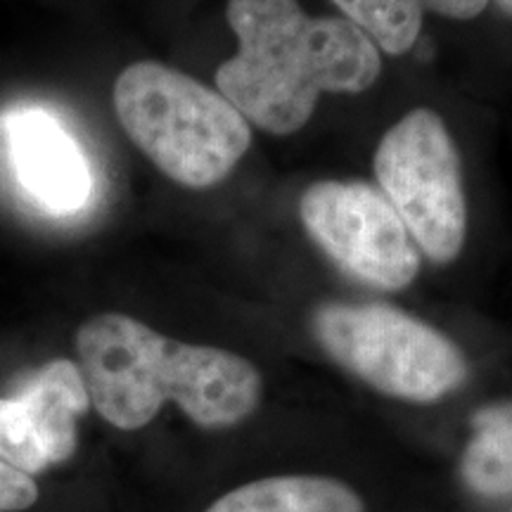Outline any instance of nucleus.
<instances>
[{
	"instance_id": "1",
	"label": "nucleus",
	"mask_w": 512,
	"mask_h": 512,
	"mask_svg": "<svg viewBox=\"0 0 512 512\" xmlns=\"http://www.w3.org/2000/svg\"><path fill=\"white\" fill-rule=\"evenodd\" d=\"M74 344L91 406L117 430H143L169 401L202 430H228L264 399V377L245 356L178 342L126 313L88 318Z\"/></svg>"
},
{
	"instance_id": "2",
	"label": "nucleus",
	"mask_w": 512,
	"mask_h": 512,
	"mask_svg": "<svg viewBox=\"0 0 512 512\" xmlns=\"http://www.w3.org/2000/svg\"><path fill=\"white\" fill-rule=\"evenodd\" d=\"M238 53L216 69V91L249 124L290 136L309 124L320 95L375 86L382 53L344 17H313L299 0H228Z\"/></svg>"
},
{
	"instance_id": "3",
	"label": "nucleus",
	"mask_w": 512,
	"mask_h": 512,
	"mask_svg": "<svg viewBox=\"0 0 512 512\" xmlns=\"http://www.w3.org/2000/svg\"><path fill=\"white\" fill-rule=\"evenodd\" d=\"M114 114L131 143L183 188H214L252 145V124L228 98L162 62H136L114 81Z\"/></svg>"
},
{
	"instance_id": "4",
	"label": "nucleus",
	"mask_w": 512,
	"mask_h": 512,
	"mask_svg": "<svg viewBox=\"0 0 512 512\" xmlns=\"http://www.w3.org/2000/svg\"><path fill=\"white\" fill-rule=\"evenodd\" d=\"M311 332L337 366L399 401H441L470 377L451 337L389 304L325 302L311 313Z\"/></svg>"
},
{
	"instance_id": "5",
	"label": "nucleus",
	"mask_w": 512,
	"mask_h": 512,
	"mask_svg": "<svg viewBox=\"0 0 512 512\" xmlns=\"http://www.w3.org/2000/svg\"><path fill=\"white\" fill-rule=\"evenodd\" d=\"M373 169L418 252L439 266L456 261L467 240V200L446 121L430 107H415L384 133Z\"/></svg>"
},
{
	"instance_id": "6",
	"label": "nucleus",
	"mask_w": 512,
	"mask_h": 512,
	"mask_svg": "<svg viewBox=\"0 0 512 512\" xmlns=\"http://www.w3.org/2000/svg\"><path fill=\"white\" fill-rule=\"evenodd\" d=\"M311 240L358 283L401 292L418 278L420 252L382 190L363 181H318L302 192Z\"/></svg>"
},
{
	"instance_id": "7",
	"label": "nucleus",
	"mask_w": 512,
	"mask_h": 512,
	"mask_svg": "<svg viewBox=\"0 0 512 512\" xmlns=\"http://www.w3.org/2000/svg\"><path fill=\"white\" fill-rule=\"evenodd\" d=\"M88 408L91 396L79 366L69 358L46 363L15 396H0V460L29 477L67 463Z\"/></svg>"
},
{
	"instance_id": "8",
	"label": "nucleus",
	"mask_w": 512,
	"mask_h": 512,
	"mask_svg": "<svg viewBox=\"0 0 512 512\" xmlns=\"http://www.w3.org/2000/svg\"><path fill=\"white\" fill-rule=\"evenodd\" d=\"M5 133L19 183L43 209L72 214L88 202L91 169L53 114L36 107L17 110L5 121Z\"/></svg>"
},
{
	"instance_id": "9",
	"label": "nucleus",
	"mask_w": 512,
	"mask_h": 512,
	"mask_svg": "<svg viewBox=\"0 0 512 512\" xmlns=\"http://www.w3.org/2000/svg\"><path fill=\"white\" fill-rule=\"evenodd\" d=\"M204 512H368L354 486L325 475L254 479L216 498Z\"/></svg>"
},
{
	"instance_id": "10",
	"label": "nucleus",
	"mask_w": 512,
	"mask_h": 512,
	"mask_svg": "<svg viewBox=\"0 0 512 512\" xmlns=\"http://www.w3.org/2000/svg\"><path fill=\"white\" fill-rule=\"evenodd\" d=\"M470 430L460 456V477L479 498L508 501L512 498V399L477 408Z\"/></svg>"
},
{
	"instance_id": "11",
	"label": "nucleus",
	"mask_w": 512,
	"mask_h": 512,
	"mask_svg": "<svg viewBox=\"0 0 512 512\" xmlns=\"http://www.w3.org/2000/svg\"><path fill=\"white\" fill-rule=\"evenodd\" d=\"M332 3L384 55H406L418 43L422 19H425L420 0H332Z\"/></svg>"
},
{
	"instance_id": "12",
	"label": "nucleus",
	"mask_w": 512,
	"mask_h": 512,
	"mask_svg": "<svg viewBox=\"0 0 512 512\" xmlns=\"http://www.w3.org/2000/svg\"><path fill=\"white\" fill-rule=\"evenodd\" d=\"M38 501V486L24 472L0 460V512L29 510Z\"/></svg>"
},
{
	"instance_id": "13",
	"label": "nucleus",
	"mask_w": 512,
	"mask_h": 512,
	"mask_svg": "<svg viewBox=\"0 0 512 512\" xmlns=\"http://www.w3.org/2000/svg\"><path fill=\"white\" fill-rule=\"evenodd\" d=\"M420 5L425 12L453 22H472L491 8V0H420Z\"/></svg>"
},
{
	"instance_id": "14",
	"label": "nucleus",
	"mask_w": 512,
	"mask_h": 512,
	"mask_svg": "<svg viewBox=\"0 0 512 512\" xmlns=\"http://www.w3.org/2000/svg\"><path fill=\"white\" fill-rule=\"evenodd\" d=\"M491 5H494L508 22H512V0H491Z\"/></svg>"
}]
</instances>
